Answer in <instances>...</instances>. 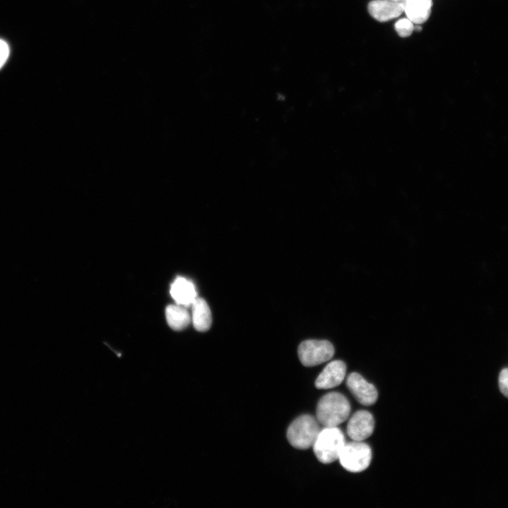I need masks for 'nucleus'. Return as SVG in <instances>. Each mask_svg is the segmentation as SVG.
Returning a JSON list of instances; mask_svg holds the SVG:
<instances>
[{
	"label": "nucleus",
	"instance_id": "nucleus-18",
	"mask_svg": "<svg viewBox=\"0 0 508 508\" xmlns=\"http://www.w3.org/2000/svg\"><path fill=\"white\" fill-rule=\"evenodd\" d=\"M392 1H404L405 0H392Z\"/></svg>",
	"mask_w": 508,
	"mask_h": 508
},
{
	"label": "nucleus",
	"instance_id": "nucleus-6",
	"mask_svg": "<svg viewBox=\"0 0 508 508\" xmlns=\"http://www.w3.org/2000/svg\"><path fill=\"white\" fill-rule=\"evenodd\" d=\"M375 421L373 415L365 410L354 413L349 418L346 432L355 441H363L370 437L374 430Z\"/></svg>",
	"mask_w": 508,
	"mask_h": 508
},
{
	"label": "nucleus",
	"instance_id": "nucleus-1",
	"mask_svg": "<svg viewBox=\"0 0 508 508\" xmlns=\"http://www.w3.org/2000/svg\"><path fill=\"white\" fill-rule=\"evenodd\" d=\"M350 411L349 401L344 395L329 392L318 401L316 418L324 427H337L349 418Z\"/></svg>",
	"mask_w": 508,
	"mask_h": 508
},
{
	"label": "nucleus",
	"instance_id": "nucleus-9",
	"mask_svg": "<svg viewBox=\"0 0 508 508\" xmlns=\"http://www.w3.org/2000/svg\"><path fill=\"white\" fill-rule=\"evenodd\" d=\"M346 364L340 360L329 363L315 380L318 389H331L339 386L346 375Z\"/></svg>",
	"mask_w": 508,
	"mask_h": 508
},
{
	"label": "nucleus",
	"instance_id": "nucleus-13",
	"mask_svg": "<svg viewBox=\"0 0 508 508\" xmlns=\"http://www.w3.org/2000/svg\"><path fill=\"white\" fill-rule=\"evenodd\" d=\"M165 315L169 326L176 331L185 329L191 322V315L186 307L177 303L169 305L166 308Z\"/></svg>",
	"mask_w": 508,
	"mask_h": 508
},
{
	"label": "nucleus",
	"instance_id": "nucleus-10",
	"mask_svg": "<svg viewBox=\"0 0 508 508\" xmlns=\"http://www.w3.org/2000/svg\"><path fill=\"white\" fill-rule=\"evenodd\" d=\"M170 294L176 303L185 307L191 306L198 297L193 282L183 277H177L172 282Z\"/></svg>",
	"mask_w": 508,
	"mask_h": 508
},
{
	"label": "nucleus",
	"instance_id": "nucleus-14",
	"mask_svg": "<svg viewBox=\"0 0 508 508\" xmlns=\"http://www.w3.org/2000/svg\"><path fill=\"white\" fill-rule=\"evenodd\" d=\"M394 28L400 37H407L410 36L414 30V25L408 18H403L395 23Z\"/></svg>",
	"mask_w": 508,
	"mask_h": 508
},
{
	"label": "nucleus",
	"instance_id": "nucleus-4",
	"mask_svg": "<svg viewBox=\"0 0 508 508\" xmlns=\"http://www.w3.org/2000/svg\"><path fill=\"white\" fill-rule=\"evenodd\" d=\"M372 459L371 449L362 441L346 442L339 456L344 468L352 473L365 470Z\"/></svg>",
	"mask_w": 508,
	"mask_h": 508
},
{
	"label": "nucleus",
	"instance_id": "nucleus-17",
	"mask_svg": "<svg viewBox=\"0 0 508 508\" xmlns=\"http://www.w3.org/2000/svg\"><path fill=\"white\" fill-rule=\"evenodd\" d=\"M421 30H422V28L420 25V24H416V25L414 26V30H416L417 32H420Z\"/></svg>",
	"mask_w": 508,
	"mask_h": 508
},
{
	"label": "nucleus",
	"instance_id": "nucleus-2",
	"mask_svg": "<svg viewBox=\"0 0 508 508\" xmlns=\"http://www.w3.org/2000/svg\"><path fill=\"white\" fill-rule=\"evenodd\" d=\"M346 443L343 432L337 427H324L320 430L313 449L318 460L330 464L339 459Z\"/></svg>",
	"mask_w": 508,
	"mask_h": 508
},
{
	"label": "nucleus",
	"instance_id": "nucleus-7",
	"mask_svg": "<svg viewBox=\"0 0 508 508\" xmlns=\"http://www.w3.org/2000/svg\"><path fill=\"white\" fill-rule=\"evenodd\" d=\"M346 385L360 404L370 406L377 401V392L375 387L358 373H352L349 375Z\"/></svg>",
	"mask_w": 508,
	"mask_h": 508
},
{
	"label": "nucleus",
	"instance_id": "nucleus-3",
	"mask_svg": "<svg viewBox=\"0 0 508 508\" xmlns=\"http://www.w3.org/2000/svg\"><path fill=\"white\" fill-rule=\"evenodd\" d=\"M320 430L317 418L304 414L296 418L290 424L286 437L292 447L306 449L313 447Z\"/></svg>",
	"mask_w": 508,
	"mask_h": 508
},
{
	"label": "nucleus",
	"instance_id": "nucleus-11",
	"mask_svg": "<svg viewBox=\"0 0 508 508\" xmlns=\"http://www.w3.org/2000/svg\"><path fill=\"white\" fill-rule=\"evenodd\" d=\"M191 321L199 332L207 331L212 325V314L205 299L197 297L191 305Z\"/></svg>",
	"mask_w": 508,
	"mask_h": 508
},
{
	"label": "nucleus",
	"instance_id": "nucleus-5",
	"mask_svg": "<svg viewBox=\"0 0 508 508\" xmlns=\"http://www.w3.org/2000/svg\"><path fill=\"white\" fill-rule=\"evenodd\" d=\"M334 353L331 342L327 340H306L300 344L298 355L301 363L312 367L330 360Z\"/></svg>",
	"mask_w": 508,
	"mask_h": 508
},
{
	"label": "nucleus",
	"instance_id": "nucleus-12",
	"mask_svg": "<svg viewBox=\"0 0 508 508\" xmlns=\"http://www.w3.org/2000/svg\"><path fill=\"white\" fill-rule=\"evenodd\" d=\"M432 6V0H405L404 11L413 23L422 24L429 18Z\"/></svg>",
	"mask_w": 508,
	"mask_h": 508
},
{
	"label": "nucleus",
	"instance_id": "nucleus-16",
	"mask_svg": "<svg viewBox=\"0 0 508 508\" xmlns=\"http://www.w3.org/2000/svg\"><path fill=\"white\" fill-rule=\"evenodd\" d=\"M9 56V47L8 44L0 39V69L5 64Z\"/></svg>",
	"mask_w": 508,
	"mask_h": 508
},
{
	"label": "nucleus",
	"instance_id": "nucleus-15",
	"mask_svg": "<svg viewBox=\"0 0 508 508\" xmlns=\"http://www.w3.org/2000/svg\"><path fill=\"white\" fill-rule=\"evenodd\" d=\"M499 387L501 392L508 398V368L501 370L499 375Z\"/></svg>",
	"mask_w": 508,
	"mask_h": 508
},
{
	"label": "nucleus",
	"instance_id": "nucleus-8",
	"mask_svg": "<svg viewBox=\"0 0 508 508\" xmlns=\"http://www.w3.org/2000/svg\"><path fill=\"white\" fill-rule=\"evenodd\" d=\"M368 10L377 21L387 22L401 16L404 11V1L372 0L368 3Z\"/></svg>",
	"mask_w": 508,
	"mask_h": 508
}]
</instances>
